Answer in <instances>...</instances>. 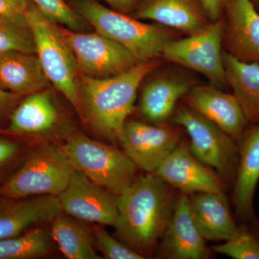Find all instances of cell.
I'll return each mask as SVG.
<instances>
[{
  "instance_id": "cell-9",
  "label": "cell",
  "mask_w": 259,
  "mask_h": 259,
  "mask_svg": "<svg viewBox=\"0 0 259 259\" xmlns=\"http://www.w3.org/2000/svg\"><path fill=\"white\" fill-rule=\"evenodd\" d=\"M61 30L74 54L78 70L86 76L110 77L139 64L127 49L98 32Z\"/></svg>"
},
{
  "instance_id": "cell-26",
  "label": "cell",
  "mask_w": 259,
  "mask_h": 259,
  "mask_svg": "<svg viewBox=\"0 0 259 259\" xmlns=\"http://www.w3.org/2000/svg\"><path fill=\"white\" fill-rule=\"evenodd\" d=\"M8 51L35 54L33 33L25 14L0 15V53Z\"/></svg>"
},
{
  "instance_id": "cell-34",
  "label": "cell",
  "mask_w": 259,
  "mask_h": 259,
  "mask_svg": "<svg viewBox=\"0 0 259 259\" xmlns=\"http://www.w3.org/2000/svg\"><path fill=\"white\" fill-rule=\"evenodd\" d=\"M250 228L254 232L255 235L259 238V221L255 218L251 223H250Z\"/></svg>"
},
{
  "instance_id": "cell-28",
  "label": "cell",
  "mask_w": 259,
  "mask_h": 259,
  "mask_svg": "<svg viewBox=\"0 0 259 259\" xmlns=\"http://www.w3.org/2000/svg\"><path fill=\"white\" fill-rule=\"evenodd\" d=\"M30 2L51 23L56 25L61 24L74 31L80 32L83 28L82 18L71 9L64 0H30Z\"/></svg>"
},
{
  "instance_id": "cell-35",
  "label": "cell",
  "mask_w": 259,
  "mask_h": 259,
  "mask_svg": "<svg viewBox=\"0 0 259 259\" xmlns=\"http://www.w3.org/2000/svg\"><path fill=\"white\" fill-rule=\"evenodd\" d=\"M253 5H254L255 8L259 11V0H250Z\"/></svg>"
},
{
  "instance_id": "cell-21",
  "label": "cell",
  "mask_w": 259,
  "mask_h": 259,
  "mask_svg": "<svg viewBox=\"0 0 259 259\" xmlns=\"http://www.w3.org/2000/svg\"><path fill=\"white\" fill-rule=\"evenodd\" d=\"M49 82L36 54L0 53V86L3 90L20 97L41 91Z\"/></svg>"
},
{
  "instance_id": "cell-13",
  "label": "cell",
  "mask_w": 259,
  "mask_h": 259,
  "mask_svg": "<svg viewBox=\"0 0 259 259\" xmlns=\"http://www.w3.org/2000/svg\"><path fill=\"white\" fill-rule=\"evenodd\" d=\"M223 47L237 60L259 64V11L250 0H228Z\"/></svg>"
},
{
  "instance_id": "cell-32",
  "label": "cell",
  "mask_w": 259,
  "mask_h": 259,
  "mask_svg": "<svg viewBox=\"0 0 259 259\" xmlns=\"http://www.w3.org/2000/svg\"><path fill=\"white\" fill-rule=\"evenodd\" d=\"M228 0H199L204 13L211 23L221 18Z\"/></svg>"
},
{
  "instance_id": "cell-22",
  "label": "cell",
  "mask_w": 259,
  "mask_h": 259,
  "mask_svg": "<svg viewBox=\"0 0 259 259\" xmlns=\"http://www.w3.org/2000/svg\"><path fill=\"white\" fill-rule=\"evenodd\" d=\"M59 113L46 90L28 95L10 115L8 131L18 136L46 134L55 127Z\"/></svg>"
},
{
  "instance_id": "cell-5",
  "label": "cell",
  "mask_w": 259,
  "mask_h": 259,
  "mask_svg": "<svg viewBox=\"0 0 259 259\" xmlns=\"http://www.w3.org/2000/svg\"><path fill=\"white\" fill-rule=\"evenodd\" d=\"M171 117L188 134L189 148L194 157L233 186L239 162L238 143L187 104L177 105Z\"/></svg>"
},
{
  "instance_id": "cell-16",
  "label": "cell",
  "mask_w": 259,
  "mask_h": 259,
  "mask_svg": "<svg viewBox=\"0 0 259 259\" xmlns=\"http://www.w3.org/2000/svg\"><path fill=\"white\" fill-rule=\"evenodd\" d=\"M61 212L58 196H0V240L20 236L34 225L52 222Z\"/></svg>"
},
{
  "instance_id": "cell-19",
  "label": "cell",
  "mask_w": 259,
  "mask_h": 259,
  "mask_svg": "<svg viewBox=\"0 0 259 259\" xmlns=\"http://www.w3.org/2000/svg\"><path fill=\"white\" fill-rule=\"evenodd\" d=\"M134 16L153 20L187 36L200 32L211 23L199 0H139Z\"/></svg>"
},
{
  "instance_id": "cell-20",
  "label": "cell",
  "mask_w": 259,
  "mask_h": 259,
  "mask_svg": "<svg viewBox=\"0 0 259 259\" xmlns=\"http://www.w3.org/2000/svg\"><path fill=\"white\" fill-rule=\"evenodd\" d=\"M191 212L201 234L209 241H228L238 226L225 192L190 194Z\"/></svg>"
},
{
  "instance_id": "cell-12",
  "label": "cell",
  "mask_w": 259,
  "mask_h": 259,
  "mask_svg": "<svg viewBox=\"0 0 259 259\" xmlns=\"http://www.w3.org/2000/svg\"><path fill=\"white\" fill-rule=\"evenodd\" d=\"M153 174L188 195L225 192L228 185L215 171L194 157L185 143H180Z\"/></svg>"
},
{
  "instance_id": "cell-10",
  "label": "cell",
  "mask_w": 259,
  "mask_h": 259,
  "mask_svg": "<svg viewBox=\"0 0 259 259\" xmlns=\"http://www.w3.org/2000/svg\"><path fill=\"white\" fill-rule=\"evenodd\" d=\"M180 139L177 127L126 121L119 142L138 168L153 173L180 144Z\"/></svg>"
},
{
  "instance_id": "cell-15",
  "label": "cell",
  "mask_w": 259,
  "mask_h": 259,
  "mask_svg": "<svg viewBox=\"0 0 259 259\" xmlns=\"http://www.w3.org/2000/svg\"><path fill=\"white\" fill-rule=\"evenodd\" d=\"M186 103L229 135L239 144L249 127L233 94L212 86H194L185 95Z\"/></svg>"
},
{
  "instance_id": "cell-24",
  "label": "cell",
  "mask_w": 259,
  "mask_h": 259,
  "mask_svg": "<svg viewBox=\"0 0 259 259\" xmlns=\"http://www.w3.org/2000/svg\"><path fill=\"white\" fill-rule=\"evenodd\" d=\"M51 235L63 254L69 259H100L95 237L82 221L61 213L52 221Z\"/></svg>"
},
{
  "instance_id": "cell-18",
  "label": "cell",
  "mask_w": 259,
  "mask_h": 259,
  "mask_svg": "<svg viewBox=\"0 0 259 259\" xmlns=\"http://www.w3.org/2000/svg\"><path fill=\"white\" fill-rule=\"evenodd\" d=\"M238 145L239 162L232 202L237 217L250 223L256 218L253 199L259 182V125H249Z\"/></svg>"
},
{
  "instance_id": "cell-29",
  "label": "cell",
  "mask_w": 259,
  "mask_h": 259,
  "mask_svg": "<svg viewBox=\"0 0 259 259\" xmlns=\"http://www.w3.org/2000/svg\"><path fill=\"white\" fill-rule=\"evenodd\" d=\"M94 237L103 258L107 259H144V257L122 242L110 236L101 225L92 226Z\"/></svg>"
},
{
  "instance_id": "cell-30",
  "label": "cell",
  "mask_w": 259,
  "mask_h": 259,
  "mask_svg": "<svg viewBox=\"0 0 259 259\" xmlns=\"http://www.w3.org/2000/svg\"><path fill=\"white\" fill-rule=\"evenodd\" d=\"M20 148L18 143L0 139V175L18 156Z\"/></svg>"
},
{
  "instance_id": "cell-31",
  "label": "cell",
  "mask_w": 259,
  "mask_h": 259,
  "mask_svg": "<svg viewBox=\"0 0 259 259\" xmlns=\"http://www.w3.org/2000/svg\"><path fill=\"white\" fill-rule=\"evenodd\" d=\"M30 0H0V15H25Z\"/></svg>"
},
{
  "instance_id": "cell-33",
  "label": "cell",
  "mask_w": 259,
  "mask_h": 259,
  "mask_svg": "<svg viewBox=\"0 0 259 259\" xmlns=\"http://www.w3.org/2000/svg\"><path fill=\"white\" fill-rule=\"evenodd\" d=\"M20 96L0 88V117L11 111Z\"/></svg>"
},
{
  "instance_id": "cell-3",
  "label": "cell",
  "mask_w": 259,
  "mask_h": 259,
  "mask_svg": "<svg viewBox=\"0 0 259 259\" xmlns=\"http://www.w3.org/2000/svg\"><path fill=\"white\" fill-rule=\"evenodd\" d=\"M73 4L76 13L97 32L125 47L139 64L155 60L174 40L166 29L142 23L95 0H73Z\"/></svg>"
},
{
  "instance_id": "cell-17",
  "label": "cell",
  "mask_w": 259,
  "mask_h": 259,
  "mask_svg": "<svg viewBox=\"0 0 259 259\" xmlns=\"http://www.w3.org/2000/svg\"><path fill=\"white\" fill-rule=\"evenodd\" d=\"M141 92L140 110L153 125H162L172 117L179 100L194 87L190 76L172 71L158 73Z\"/></svg>"
},
{
  "instance_id": "cell-7",
  "label": "cell",
  "mask_w": 259,
  "mask_h": 259,
  "mask_svg": "<svg viewBox=\"0 0 259 259\" xmlns=\"http://www.w3.org/2000/svg\"><path fill=\"white\" fill-rule=\"evenodd\" d=\"M73 170L60 147L38 146L20 169L0 187V196L12 198L58 196L69 185Z\"/></svg>"
},
{
  "instance_id": "cell-14",
  "label": "cell",
  "mask_w": 259,
  "mask_h": 259,
  "mask_svg": "<svg viewBox=\"0 0 259 259\" xmlns=\"http://www.w3.org/2000/svg\"><path fill=\"white\" fill-rule=\"evenodd\" d=\"M161 241L157 254L159 258L206 259L210 255L205 238L192 217L188 194L181 192Z\"/></svg>"
},
{
  "instance_id": "cell-27",
  "label": "cell",
  "mask_w": 259,
  "mask_h": 259,
  "mask_svg": "<svg viewBox=\"0 0 259 259\" xmlns=\"http://www.w3.org/2000/svg\"><path fill=\"white\" fill-rule=\"evenodd\" d=\"M212 249L234 259H259V238L250 226L242 225L231 238Z\"/></svg>"
},
{
  "instance_id": "cell-2",
  "label": "cell",
  "mask_w": 259,
  "mask_h": 259,
  "mask_svg": "<svg viewBox=\"0 0 259 259\" xmlns=\"http://www.w3.org/2000/svg\"><path fill=\"white\" fill-rule=\"evenodd\" d=\"M158 66L155 59L110 77L81 76L78 79L81 120L104 139L119 141L127 117L134 110L140 85Z\"/></svg>"
},
{
  "instance_id": "cell-23",
  "label": "cell",
  "mask_w": 259,
  "mask_h": 259,
  "mask_svg": "<svg viewBox=\"0 0 259 259\" xmlns=\"http://www.w3.org/2000/svg\"><path fill=\"white\" fill-rule=\"evenodd\" d=\"M227 83L249 125H259V64L237 60L223 50Z\"/></svg>"
},
{
  "instance_id": "cell-1",
  "label": "cell",
  "mask_w": 259,
  "mask_h": 259,
  "mask_svg": "<svg viewBox=\"0 0 259 259\" xmlns=\"http://www.w3.org/2000/svg\"><path fill=\"white\" fill-rule=\"evenodd\" d=\"M177 199L175 188L153 173L138 177L118 196L115 226L125 244L151 258L171 221Z\"/></svg>"
},
{
  "instance_id": "cell-25",
  "label": "cell",
  "mask_w": 259,
  "mask_h": 259,
  "mask_svg": "<svg viewBox=\"0 0 259 259\" xmlns=\"http://www.w3.org/2000/svg\"><path fill=\"white\" fill-rule=\"evenodd\" d=\"M47 232L35 229L25 234L0 240V259H28L44 256L51 251Z\"/></svg>"
},
{
  "instance_id": "cell-8",
  "label": "cell",
  "mask_w": 259,
  "mask_h": 259,
  "mask_svg": "<svg viewBox=\"0 0 259 259\" xmlns=\"http://www.w3.org/2000/svg\"><path fill=\"white\" fill-rule=\"evenodd\" d=\"M223 32V20L220 19L197 33L168 42L161 55L170 62L203 75L212 86L226 88Z\"/></svg>"
},
{
  "instance_id": "cell-11",
  "label": "cell",
  "mask_w": 259,
  "mask_h": 259,
  "mask_svg": "<svg viewBox=\"0 0 259 259\" xmlns=\"http://www.w3.org/2000/svg\"><path fill=\"white\" fill-rule=\"evenodd\" d=\"M58 197L62 212L71 217L93 224L115 226L118 196L77 170H73L69 185Z\"/></svg>"
},
{
  "instance_id": "cell-4",
  "label": "cell",
  "mask_w": 259,
  "mask_h": 259,
  "mask_svg": "<svg viewBox=\"0 0 259 259\" xmlns=\"http://www.w3.org/2000/svg\"><path fill=\"white\" fill-rule=\"evenodd\" d=\"M60 148L74 169L115 195L123 194L137 178V167L123 151L83 135L71 136Z\"/></svg>"
},
{
  "instance_id": "cell-6",
  "label": "cell",
  "mask_w": 259,
  "mask_h": 259,
  "mask_svg": "<svg viewBox=\"0 0 259 259\" xmlns=\"http://www.w3.org/2000/svg\"><path fill=\"white\" fill-rule=\"evenodd\" d=\"M25 15L33 33L35 54L42 70L50 82L69 100L81 119L77 65L61 28L44 18L30 0Z\"/></svg>"
}]
</instances>
